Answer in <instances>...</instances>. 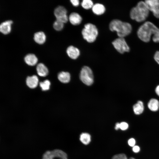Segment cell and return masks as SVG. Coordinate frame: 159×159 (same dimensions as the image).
I'll return each mask as SVG.
<instances>
[{"label": "cell", "instance_id": "cell-26", "mask_svg": "<svg viewBox=\"0 0 159 159\" xmlns=\"http://www.w3.org/2000/svg\"><path fill=\"white\" fill-rule=\"evenodd\" d=\"M128 125L125 122H122L120 123V129L122 130L127 129L128 127Z\"/></svg>", "mask_w": 159, "mask_h": 159}, {"label": "cell", "instance_id": "cell-18", "mask_svg": "<svg viewBox=\"0 0 159 159\" xmlns=\"http://www.w3.org/2000/svg\"><path fill=\"white\" fill-rule=\"evenodd\" d=\"M133 109L134 113L137 115H140L143 111L144 106L143 102L138 101L133 107Z\"/></svg>", "mask_w": 159, "mask_h": 159}, {"label": "cell", "instance_id": "cell-8", "mask_svg": "<svg viewBox=\"0 0 159 159\" xmlns=\"http://www.w3.org/2000/svg\"><path fill=\"white\" fill-rule=\"evenodd\" d=\"M145 2L149 10L153 12L155 17L159 19V0H145Z\"/></svg>", "mask_w": 159, "mask_h": 159}, {"label": "cell", "instance_id": "cell-5", "mask_svg": "<svg viewBox=\"0 0 159 159\" xmlns=\"http://www.w3.org/2000/svg\"><path fill=\"white\" fill-rule=\"evenodd\" d=\"M80 78L82 82L87 85H90L93 82V76L92 71L87 66H84L82 68L80 72Z\"/></svg>", "mask_w": 159, "mask_h": 159}, {"label": "cell", "instance_id": "cell-35", "mask_svg": "<svg viewBox=\"0 0 159 159\" xmlns=\"http://www.w3.org/2000/svg\"><path fill=\"white\" fill-rule=\"evenodd\" d=\"M129 159H135V158H134L131 157Z\"/></svg>", "mask_w": 159, "mask_h": 159}, {"label": "cell", "instance_id": "cell-9", "mask_svg": "<svg viewBox=\"0 0 159 159\" xmlns=\"http://www.w3.org/2000/svg\"><path fill=\"white\" fill-rule=\"evenodd\" d=\"M68 56L71 59H76L80 54V51L77 47L73 46L68 47L66 50Z\"/></svg>", "mask_w": 159, "mask_h": 159}, {"label": "cell", "instance_id": "cell-32", "mask_svg": "<svg viewBox=\"0 0 159 159\" xmlns=\"http://www.w3.org/2000/svg\"><path fill=\"white\" fill-rule=\"evenodd\" d=\"M115 130H116L120 129V123L119 122L115 124Z\"/></svg>", "mask_w": 159, "mask_h": 159}, {"label": "cell", "instance_id": "cell-34", "mask_svg": "<svg viewBox=\"0 0 159 159\" xmlns=\"http://www.w3.org/2000/svg\"><path fill=\"white\" fill-rule=\"evenodd\" d=\"M56 158L57 159H68L67 157L65 158Z\"/></svg>", "mask_w": 159, "mask_h": 159}, {"label": "cell", "instance_id": "cell-29", "mask_svg": "<svg viewBox=\"0 0 159 159\" xmlns=\"http://www.w3.org/2000/svg\"><path fill=\"white\" fill-rule=\"evenodd\" d=\"M154 58L156 62L159 64V51L156 52L154 54Z\"/></svg>", "mask_w": 159, "mask_h": 159}, {"label": "cell", "instance_id": "cell-3", "mask_svg": "<svg viewBox=\"0 0 159 159\" xmlns=\"http://www.w3.org/2000/svg\"><path fill=\"white\" fill-rule=\"evenodd\" d=\"M159 30V28L150 21H146L141 26L137 31L138 37L145 42H148L150 40L152 34H154Z\"/></svg>", "mask_w": 159, "mask_h": 159}, {"label": "cell", "instance_id": "cell-23", "mask_svg": "<svg viewBox=\"0 0 159 159\" xmlns=\"http://www.w3.org/2000/svg\"><path fill=\"white\" fill-rule=\"evenodd\" d=\"M64 23L61 21L56 20L53 23V27L56 30H61L64 27Z\"/></svg>", "mask_w": 159, "mask_h": 159}, {"label": "cell", "instance_id": "cell-20", "mask_svg": "<svg viewBox=\"0 0 159 159\" xmlns=\"http://www.w3.org/2000/svg\"><path fill=\"white\" fill-rule=\"evenodd\" d=\"M80 140L83 144L85 145H87L91 141V136L88 133H82L80 135Z\"/></svg>", "mask_w": 159, "mask_h": 159}, {"label": "cell", "instance_id": "cell-16", "mask_svg": "<svg viewBox=\"0 0 159 159\" xmlns=\"http://www.w3.org/2000/svg\"><path fill=\"white\" fill-rule=\"evenodd\" d=\"M46 36L42 31L35 33L34 34V39L36 42L39 44L44 43L46 39Z\"/></svg>", "mask_w": 159, "mask_h": 159}, {"label": "cell", "instance_id": "cell-2", "mask_svg": "<svg viewBox=\"0 0 159 159\" xmlns=\"http://www.w3.org/2000/svg\"><path fill=\"white\" fill-rule=\"evenodd\" d=\"M149 11L145 2L140 1L136 6L131 9L130 12V17L132 19L137 22L143 21L148 17Z\"/></svg>", "mask_w": 159, "mask_h": 159}, {"label": "cell", "instance_id": "cell-24", "mask_svg": "<svg viewBox=\"0 0 159 159\" xmlns=\"http://www.w3.org/2000/svg\"><path fill=\"white\" fill-rule=\"evenodd\" d=\"M52 151L47 150L43 154L42 159H54Z\"/></svg>", "mask_w": 159, "mask_h": 159}, {"label": "cell", "instance_id": "cell-7", "mask_svg": "<svg viewBox=\"0 0 159 159\" xmlns=\"http://www.w3.org/2000/svg\"><path fill=\"white\" fill-rule=\"evenodd\" d=\"M67 12L66 9L63 6H60L57 7L54 11L56 20L63 23L67 22L69 19Z\"/></svg>", "mask_w": 159, "mask_h": 159}, {"label": "cell", "instance_id": "cell-27", "mask_svg": "<svg viewBox=\"0 0 159 159\" xmlns=\"http://www.w3.org/2000/svg\"><path fill=\"white\" fill-rule=\"evenodd\" d=\"M153 40L155 42H159V30L154 34L153 37Z\"/></svg>", "mask_w": 159, "mask_h": 159}, {"label": "cell", "instance_id": "cell-33", "mask_svg": "<svg viewBox=\"0 0 159 159\" xmlns=\"http://www.w3.org/2000/svg\"><path fill=\"white\" fill-rule=\"evenodd\" d=\"M155 91L156 94L159 96V85H158L156 88Z\"/></svg>", "mask_w": 159, "mask_h": 159}, {"label": "cell", "instance_id": "cell-6", "mask_svg": "<svg viewBox=\"0 0 159 159\" xmlns=\"http://www.w3.org/2000/svg\"><path fill=\"white\" fill-rule=\"evenodd\" d=\"M112 43L114 48L120 53L123 54L130 51V48L123 38L119 37L114 40Z\"/></svg>", "mask_w": 159, "mask_h": 159}, {"label": "cell", "instance_id": "cell-30", "mask_svg": "<svg viewBox=\"0 0 159 159\" xmlns=\"http://www.w3.org/2000/svg\"><path fill=\"white\" fill-rule=\"evenodd\" d=\"M70 1L72 4L75 6H77L79 4L80 2L78 0H71Z\"/></svg>", "mask_w": 159, "mask_h": 159}, {"label": "cell", "instance_id": "cell-12", "mask_svg": "<svg viewBox=\"0 0 159 159\" xmlns=\"http://www.w3.org/2000/svg\"><path fill=\"white\" fill-rule=\"evenodd\" d=\"M38 79L36 75L28 77L26 79L27 85L30 88H34L36 87L38 84Z\"/></svg>", "mask_w": 159, "mask_h": 159}, {"label": "cell", "instance_id": "cell-10", "mask_svg": "<svg viewBox=\"0 0 159 159\" xmlns=\"http://www.w3.org/2000/svg\"><path fill=\"white\" fill-rule=\"evenodd\" d=\"M68 19L70 23L74 25L80 24L82 20L81 16L78 13L75 12L70 14L68 17Z\"/></svg>", "mask_w": 159, "mask_h": 159}, {"label": "cell", "instance_id": "cell-31", "mask_svg": "<svg viewBox=\"0 0 159 159\" xmlns=\"http://www.w3.org/2000/svg\"><path fill=\"white\" fill-rule=\"evenodd\" d=\"M140 147L138 145H135L133 147L132 150L133 152L135 153H137L140 151Z\"/></svg>", "mask_w": 159, "mask_h": 159}, {"label": "cell", "instance_id": "cell-1", "mask_svg": "<svg viewBox=\"0 0 159 159\" xmlns=\"http://www.w3.org/2000/svg\"><path fill=\"white\" fill-rule=\"evenodd\" d=\"M109 27L111 31H116L119 37L122 38L128 35L132 29L130 24L117 19L112 20L110 23Z\"/></svg>", "mask_w": 159, "mask_h": 159}, {"label": "cell", "instance_id": "cell-17", "mask_svg": "<svg viewBox=\"0 0 159 159\" xmlns=\"http://www.w3.org/2000/svg\"><path fill=\"white\" fill-rule=\"evenodd\" d=\"M148 106L150 110L156 111L159 108V101L156 99H151L148 102Z\"/></svg>", "mask_w": 159, "mask_h": 159}, {"label": "cell", "instance_id": "cell-15", "mask_svg": "<svg viewBox=\"0 0 159 159\" xmlns=\"http://www.w3.org/2000/svg\"><path fill=\"white\" fill-rule=\"evenodd\" d=\"M38 74L41 77H45L48 74V70L47 67L43 63H40L36 67Z\"/></svg>", "mask_w": 159, "mask_h": 159}, {"label": "cell", "instance_id": "cell-4", "mask_svg": "<svg viewBox=\"0 0 159 159\" xmlns=\"http://www.w3.org/2000/svg\"><path fill=\"white\" fill-rule=\"evenodd\" d=\"M83 38L89 43L94 42L98 35V30L94 24L88 23L85 24L82 31Z\"/></svg>", "mask_w": 159, "mask_h": 159}, {"label": "cell", "instance_id": "cell-25", "mask_svg": "<svg viewBox=\"0 0 159 159\" xmlns=\"http://www.w3.org/2000/svg\"><path fill=\"white\" fill-rule=\"evenodd\" d=\"M112 159H127L124 154L121 153L116 155L114 156Z\"/></svg>", "mask_w": 159, "mask_h": 159}, {"label": "cell", "instance_id": "cell-28", "mask_svg": "<svg viewBox=\"0 0 159 159\" xmlns=\"http://www.w3.org/2000/svg\"><path fill=\"white\" fill-rule=\"evenodd\" d=\"M128 143L130 146L133 147L135 145V140L134 138H131L128 140Z\"/></svg>", "mask_w": 159, "mask_h": 159}, {"label": "cell", "instance_id": "cell-11", "mask_svg": "<svg viewBox=\"0 0 159 159\" xmlns=\"http://www.w3.org/2000/svg\"><path fill=\"white\" fill-rule=\"evenodd\" d=\"M12 21L7 20L2 22L0 25V31L4 34H6L10 32L11 30V25Z\"/></svg>", "mask_w": 159, "mask_h": 159}, {"label": "cell", "instance_id": "cell-13", "mask_svg": "<svg viewBox=\"0 0 159 159\" xmlns=\"http://www.w3.org/2000/svg\"><path fill=\"white\" fill-rule=\"evenodd\" d=\"M92 8L93 12L97 15L103 14L105 11V8L104 5L99 3L94 4Z\"/></svg>", "mask_w": 159, "mask_h": 159}, {"label": "cell", "instance_id": "cell-14", "mask_svg": "<svg viewBox=\"0 0 159 159\" xmlns=\"http://www.w3.org/2000/svg\"><path fill=\"white\" fill-rule=\"evenodd\" d=\"M25 62L30 66H34L37 63L38 59L36 56L33 54H29L24 57Z\"/></svg>", "mask_w": 159, "mask_h": 159}, {"label": "cell", "instance_id": "cell-21", "mask_svg": "<svg viewBox=\"0 0 159 159\" xmlns=\"http://www.w3.org/2000/svg\"><path fill=\"white\" fill-rule=\"evenodd\" d=\"M81 5L83 8L86 9L92 8L94 5L93 2L91 0H83Z\"/></svg>", "mask_w": 159, "mask_h": 159}, {"label": "cell", "instance_id": "cell-19", "mask_svg": "<svg viewBox=\"0 0 159 159\" xmlns=\"http://www.w3.org/2000/svg\"><path fill=\"white\" fill-rule=\"evenodd\" d=\"M58 78L62 82L67 83L68 82L70 78L69 73L67 72H62L58 74Z\"/></svg>", "mask_w": 159, "mask_h": 159}, {"label": "cell", "instance_id": "cell-22", "mask_svg": "<svg viewBox=\"0 0 159 159\" xmlns=\"http://www.w3.org/2000/svg\"><path fill=\"white\" fill-rule=\"evenodd\" d=\"M40 86L43 91H46L49 89L50 83L48 80H46L39 83Z\"/></svg>", "mask_w": 159, "mask_h": 159}]
</instances>
